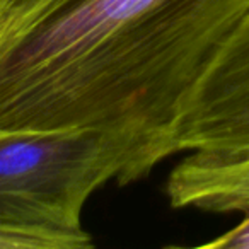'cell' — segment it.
<instances>
[{"instance_id":"1","label":"cell","mask_w":249,"mask_h":249,"mask_svg":"<svg viewBox=\"0 0 249 249\" xmlns=\"http://www.w3.org/2000/svg\"><path fill=\"white\" fill-rule=\"evenodd\" d=\"M249 21V0H0V128L94 130L118 186L176 156L203 77Z\"/></svg>"},{"instance_id":"2","label":"cell","mask_w":249,"mask_h":249,"mask_svg":"<svg viewBox=\"0 0 249 249\" xmlns=\"http://www.w3.org/2000/svg\"><path fill=\"white\" fill-rule=\"evenodd\" d=\"M123 159L94 130L16 132L0 128V227L89 234V198L120 183Z\"/></svg>"},{"instance_id":"3","label":"cell","mask_w":249,"mask_h":249,"mask_svg":"<svg viewBox=\"0 0 249 249\" xmlns=\"http://www.w3.org/2000/svg\"><path fill=\"white\" fill-rule=\"evenodd\" d=\"M176 150L249 157V21L198 86L181 123Z\"/></svg>"},{"instance_id":"4","label":"cell","mask_w":249,"mask_h":249,"mask_svg":"<svg viewBox=\"0 0 249 249\" xmlns=\"http://www.w3.org/2000/svg\"><path fill=\"white\" fill-rule=\"evenodd\" d=\"M173 208L249 213V157L186 152L166 183Z\"/></svg>"},{"instance_id":"5","label":"cell","mask_w":249,"mask_h":249,"mask_svg":"<svg viewBox=\"0 0 249 249\" xmlns=\"http://www.w3.org/2000/svg\"><path fill=\"white\" fill-rule=\"evenodd\" d=\"M92 246L94 239L90 234L0 227V249H84Z\"/></svg>"},{"instance_id":"6","label":"cell","mask_w":249,"mask_h":249,"mask_svg":"<svg viewBox=\"0 0 249 249\" xmlns=\"http://www.w3.org/2000/svg\"><path fill=\"white\" fill-rule=\"evenodd\" d=\"M201 248L207 249H249V213L244 215L241 224L232 227L231 231L224 232L215 237L213 241L205 242Z\"/></svg>"}]
</instances>
